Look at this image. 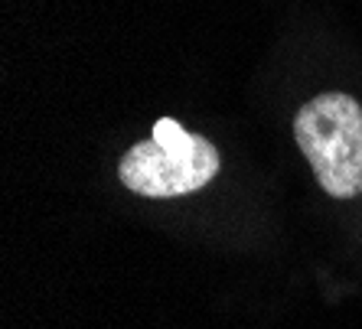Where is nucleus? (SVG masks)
<instances>
[{"label":"nucleus","instance_id":"f257e3e1","mask_svg":"<svg viewBox=\"0 0 362 329\" xmlns=\"http://www.w3.org/2000/svg\"><path fill=\"white\" fill-rule=\"evenodd\" d=\"M294 140L323 193L353 199L362 193V108L353 95L323 92L294 118Z\"/></svg>","mask_w":362,"mask_h":329},{"label":"nucleus","instance_id":"f03ea898","mask_svg":"<svg viewBox=\"0 0 362 329\" xmlns=\"http://www.w3.org/2000/svg\"><path fill=\"white\" fill-rule=\"evenodd\" d=\"M219 173V150L173 118L153 124V137L141 140L121 157L118 177L124 189L151 199L199 193Z\"/></svg>","mask_w":362,"mask_h":329}]
</instances>
